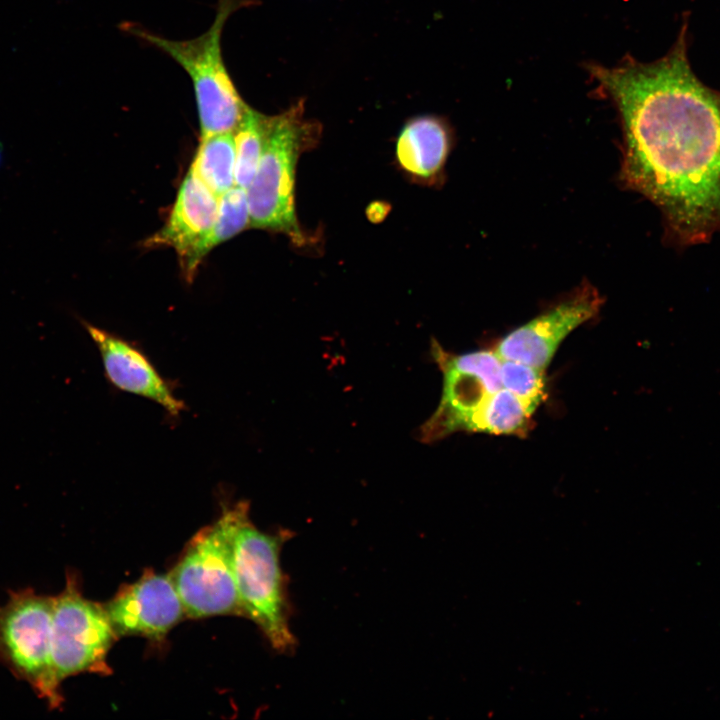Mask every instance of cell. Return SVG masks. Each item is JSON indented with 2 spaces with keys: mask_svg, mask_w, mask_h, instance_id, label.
<instances>
[{
  "mask_svg": "<svg viewBox=\"0 0 720 720\" xmlns=\"http://www.w3.org/2000/svg\"><path fill=\"white\" fill-rule=\"evenodd\" d=\"M686 35L684 23L672 49L652 63L588 66L621 116L622 183L660 208L682 245L720 230V90L692 71Z\"/></svg>",
  "mask_w": 720,
  "mask_h": 720,
  "instance_id": "6da1fadb",
  "label": "cell"
},
{
  "mask_svg": "<svg viewBox=\"0 0 720 720\" xmlns=\"http://www.w3.org/2000/svg\"><path fill=\"white\" fill-rule=\"evenodd\" d=\"M250 0H218L212 25L189 40H171L134 24L126 31L170 56L189 75L198 110L200 136L234 131L249 107L237 91L221 49L228 18Z\"/></svg>",
  "mask_w": 720,
  "mask_h": 720,
  "instance_id": "7a4b0ae2",
  "label": "cell"
},
{
  "mask_svg": "<svg viewBox=\"0 0 720 720\" xmlns=\"http://www.w3.org/2000/svg\"><path fill=\"white\" fill-rule=\"evenodd\" d=\"M319 136V125L305 119L302 102L272 116L258 168L246 188L251 226L304 243L295 214V171L301 153L313 147Z\"/></svg>",
  "mask_w": 720,
  "mask_h": 720,
  "instance_id": "3957f363",
  "label": "cell"
},
{
  "mask_svg": "<svg viewBox=\"0 0 720 720\" xmlns=\"http://www.w3.org/2000/svg\"><path fill=\"white\" fill-rule=\"evenodd\" d=\"M248 508L244 502L225 507L216 521L189 540L169 572L186 617H244L234 576L233 546Z\"/></svg>",
  "mask_w": 720,
  "mask_h": 720,
  "instance_id": "277c9868",
  "label": "cell"
},
{
  "mask_svg": "<svg viewBox=\"0 0 720 720\" xmlns=\"http://www.w3.org/2000/svg\"><path fill=\"white\" fill-rule=\"evenodd\" d=\"M289 532L265 533L253 525L246 513L235 532L233 567L238 598L244 617L263 632L271 647L289 652L295 637L289 625L286 577L280 552Z\"/></svg>",
  "mask_w": 720,
  "mask_h": 720,
  "instance_id": "5b68a950",
  "label": "cell"
},
{
  "mask_svg": "<svg viewBox=\"0 0 720 720\" xmlns=\"http://www.w3.org/2000/svg\"><path fill=\"white\" fill-rule=\"evenodd\" d=\"M53 603L54 596L27 587L9 590L0 604V665L51 710L64 703L52 661Z\"/></svg>",
  "mask_w": 720,
  "mask_h": 720,
  "instance_id": "8992f818",
  "label": "cell"
},
{
  "mask_svg": "<svg viewBox=\"0 0 720 720\" xmlns=\"http://www.w3.org/2000/svg\"><path fill=\"white\" fill-rule=\"evenodd\" d=\"M117 639L104 604L86 598L78 574L68 570L53 603L52 661L59 682L83 673L111 674L107 656Z\"/></svg>",
  "mask_w": 720,
  "mask_h": 720,
  "instance_id": "52a82bcc",
  "label": "cell"
},
{
  "mask_svg": "<svg viewBox=\"0 0 720 720\" xmlns=\"http://www.w3.org/2000/svg\"><path fill=\"white\" fill-rule=\"evenodd\" d=\"M433 352L443 372V393L439 407L424 426L426 440L465 431L470 416L480 403L503 388L502 359L494 350L456 355L436 345Z\"/></svg>",
  "mask_w": 720,
  "mask_h": 720,
  "instance_id": "ba28073f",
  "label": "cell"
},
{
  "mask_svg": "<svg viewBox=\"0 0 720 720\" xmlns=\"http://www.w3.org/2000/svg\"><path fill=\"white\" fill-rule=\"evenodd\" d=\"M104 606L118 638L135 635L158 644L186 617L170 574L150 568L121 585Z\"/></svg>",
  "mask_w": 720,
  "mask_h": 720,
  "instance_id": "9c48e42d",
  "label": "cell"
},
{
  "mask_svg": "<svg viewBox=\"0 0 720 720\" xmlns=\"http://www.w3.org/2000/svg\"><path fill=\"white\" fill-rule=\"evenodd\" d=\"M602 298L589 284L502 338L494 351L503 360L545 370L562 341L600 310Z\"/></svg>",
  "mask_w": 720,
  "mask_h": 720,
  "instance_id": "30bf717a",
  "label": "cell"
},
{
  "mask_svg": "<svg viewBox=\"0 0 720 720\" xmlns=\"http://www.w3.org/2000/svg\"><path fill=\"white\" fill-rule=\"evenodd\" d=\"M96 344L108 380L119 390L132 393L162 406L177 416L185 407L150 360L128 341L85 323Z\"/></svg>",
  "mask_w": 720,
  "mask_h": 720,
  "instance_id": "8fae6325",
  "label": "cell"
},
{
  "mask_svg": "<svg viewBox=\"0 0 720 720\" xmlns=\"http://www.w3.org/2000/svg\"><path fill=\"white\" fill-rule=\"evenodd\" d=\"M218 201L219 198L189 170L166 223L147 240V245L173 248L183 268L211 230L217 216Z\"/></svg>",
  "mask_w": 720,
  "mask_h": 720,
  "instance_id": "7c38bea8",
  "label": "cell"
},
{
  "mask_svg": "<svg viewBox=\"0 0 720 720\" xmlns=\"http://www.w3.org/2000/svg\"><path fill=\"white\" fill-rule=\"evenodd\" d=\"M449 151V135L445 125L434 117L409 121L401 131L397 159L403 169L419 177L436 175L443 167Z\"/></svg>",
  "mask_w": 720,
  "mask_h": 720,
  "instance_id": "4fadbf2b",
  "label": "cell"
},
{
  "mask_svg": "<svg viewBox=\"0 0 720 720\" xmlns=\"http://www.w3.org/2000/svg\"><path fill=\"white\" fill-rule=\"evenodd\" d=\"M536 406L501 388L489 394L470 416L466 430L524 436L531 429Z\"/></svg>",
  "mask_w": 720,
  "mask_h": 720,
  "instance_id": "5bb4252c",
  "label": "cell"
},
{
  "mask_svg": "<svg viewBox=\"0 0 720 720\" xmlns=\"http://www.w3.org/2000/svg\"><path fill=\"white\" fill-rule=\"evenodd\" d=\"M234 132L201 138L190 171L218 198L235 186Z\"/></svg>",
  "mask_w": 720,
  "mask_h": 720,
  "instance_id": "9a60e30c",
  "label": "cell"
},
{
  "mask_svg": "<svg viewBox=\"0 0 720 720\" xmlns=\"http://www.w3.org/2000/svg\"><path fill=\"white\" fill-rule=\"evenodd\" d=\"M250 225L246 189L234 186L219 197L215 222L182 268L188 279L193 278L203 258L215 247L234 237Z\"/></svg>",
  "mask_w": 720,
  "mask_h": 720,
  "instance_id": "2e32d148",
  "label": "cell"
},
{
  "mask_svg": "<svg viewBox=\"0 0 720 720\" xmlns=\"http://www.w3.org/2000/svg\"><path fill=\"white\" fill-rule=\"evenodd\" d=\"M272 116L264 115L250 106L234 132L236 146L235 185L246 189L258 168Z\"/></svg>",
  "mask_w": 720,
  "mask_h": 720,
  "instance_id": "e0dca14e",
  "label": "cell"
},
{
  "mask_svg": "<svg viewBox=\"0 0 720 720\" xmlns=\"http://www.w3.org/2000/svg\"><path fill=\"white\" fill-rule=\"evenodd\" d=\"M544 371L524 363L502 359V387L538 407L544 398Z\"/></svg>",
  "mask_w": 720,
  "mask_h": 720,
  "instance_id": "ac0fdd59",
  "label": "cell"
},
{
  "mask_svg": "<svg viewBox=\"0 0 720 720\" xmlns=\"http://www.w3.org/2000/svg\"><path fill=\"white\" fill-rule=\"evenodd\" d=\"M2 162H3V153H2V149H1V145H0V167L2 165Z\"/></svg>",
  "mask_w": 720,
  "mask_h": 720,
  "instance_id": "d6986e66",
  "label": "cell"
}]
</instances>
